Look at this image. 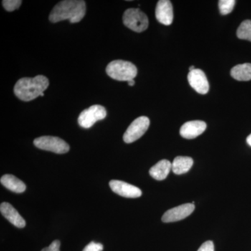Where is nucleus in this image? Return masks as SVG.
Segmentation results:
<instances>
[{
  "instance_id": "0eeeda50",
  "label": "nucleus",
  "mask_w": 251,
  "mask_h": 251,
  "mask_svg": "<svg viewBox=\"0 0 251 251\" xmlns=\"http://www.w3.org/2000/svg\"><path fill=\"white\" fill-rule=\"evenodd\" d=\"M150 119L142 116L135 119L130 124L124 134L123 139L126 143H132L141 138L150 126Z\"/></svg>"
},
{
  "instance_id": "9b49d317",
  "label": "nucleus",
  "mask_w": 251,
  "mask_h": 251,
  "mask_svg": "<svg viewBox=\"0 0 251 251\" xmlns=\"http://www.w3.org/2000/svg\"><path fill=\"white\" fill-rule=\"evenodd\" d=\"M155 15L157 21L164 25H171L173 21V8L169 0H160L157 3Z\"/></svg>"
},
{
  "instance_id": "9d476101",
  "label": "nucleus",
  "mask_w": 251,
  "mask_h": 251,
  "mask_svg": "<svg viewBox=\"0 0 251 251\" xmlns=\"http://www.w3.org/2000/svg\"><path fill=\"white\" fill-rule=\"evenodd\" d=\"M190 85L198 93L206 94L209 92V84L205 74L201 69H196L188 74Z\"/></svg>"
},
{
  "instance_id": "423d86ee",
  "label": "nucleus",
  "mask_w": 251,
  "mask_h": 251,
  "mask_svg": "<svg viewBox=\"0 0 251 251\" xmlns=\"http://www.w3.org/2000/svg\"><path fill=\"white\" fill-rule=\"evenodd\" d=\"M106 115V110L103 106L94 105L81 112L77 122L82 128H90L96 122L105 119Z\"/></svg>"
},
{
  "instance_id": "f8f14e48",
  "label": "nucleus",
  "mask_w": 251,
  "mask_h": 251,
  "mask_svg": "<svg viewBox=\"0 0 251 251\" xmlns=\"http://www.w3.org/2000/svg\"><path fill=\"white\" fill-rule=\"evenodd\" d=\"M206 128L204 122L190 121L186 122L180 128V135L186 139H193L204 133Z\"/></svg>"
},
{
  "instance_id": "a211bd4d",
  "label": "nucleus",
  "mask_w": 251,
  "mask_h": 251,
  "mask_svg": "<svg viewBox=\"0 0 251 251\" xmlns=\"http://www.w3.org/2000/svg\"><path fill=\"white\" fill-rule=\"evenodd\" d=\"M237 37L251 41V21L247 20L242 23L237 31Z\"/></svg>"
},
{
  "instance_id": "6e6552de",
  "label": "nucleus",
  "mask_w": 251,
  "mask_h": 251,
  "mask_svg": "<svg viewBox=\"0 0 251 251\" xmlns=\"http://www.w3.org/2000/svg\"><path fill=\"white\" fill-rule=\"evenodd\" d=\"M194 209L195 205L192 203L181 204L167 211L162 216V221L163 223H173L181 221L191 215Z\"/></svg>"
},
{
  "instance_id": "dca6fc26",
  "label": "nucleus",
  "mask_w": 251,
  "mask_h": 251,
  "mask_svg": "<svg viewBox=\"0 0 251 251\" xmlns=\"http://www.w3.org/2000/svg\"><path fill=\"white\" fill-rule=\"evenodd\" d=\"M193 165L192 158L188 156H177L172 163V171L176 175L188 173Z\"/></svg>"
},
{
  "instance_id": "6ab92c4d",
  "label": "nucleus",
  "mask_w": 251,
  "mask_h": 251,
  "mask_svg": "<svg viewBox=\"0 0 251 251\" xmlns=\"http://www.w3.org/2000/svg\"><path fill=\"white\" fill-rule=\"evenodd\" d=\"M236 1L234 0H220L219 7L220 12L223 15L229 14L234 9Z\"/></svg>"
},
{
  "instance_id": "b1692460",
  "label": "nucleus",
  "mask_w": 251,
  "mask_h": 251,
  "mask_svg": "<svg viewBox=\"0 0 251 251\" xmlns=\"http://www.w3.org/2000/svg\"><path fill=\"white\" fill-rule=\"evenodd\" d=\"M127 82H128V85L131 86V87H133V86L135 85L134 79H133V80L128 81Z\"/></svg>"
},
{
  "instance_id": "20e7f679",
  "label": "nucleus",
  "mask_w": 251,
  "mask_h": 251,
  "mask_svg": "<svg viewBox=\"0 0 251 251\" xmlns=\"http://www.w3.org/2000/svg\"><path fill=\"white\" fill-rule=\"evenodd\" d=\"M123 22L126 27L136 32H143L149 26V19L147 15L139 9L130 8L125 11Z\"/></svg>"
},
{
  "instance_id": "f257e3e1",
  "label": "nucleus",
  "mask_w": 251,
  "mask_h": 251,
  "mask_svg": "<svg viewBox=\"0 0 251 251\" xmlns=\"http://www.w3.org/2000/svg\"><path fill=\"white\" fill-rule=\"evenodd\" d=\"M86 13V4L82 0H64L59 1L54 6L49 20L55 23L69 20L72 23L82 21Z\"/></svg>"
},
{
  "instance_id": "7ed1b4c3",
  "label": "nucleus",
  "mask_w": 251,
  "mask_h": 251,
  "mask_svg": "<svg viewBox=\"0 0 251 251\" xmlns=\"http://www.w3.org/2000/svg\"><path fill=\"white\" fill-rule=\"evenodd\" d=\"M106 73L112 79L128 82L136 77L138 69L133 63L125 60H115L109 63L106 67Z\"/></svg>"
},
{
  "instance_id": "aec40b11",
  "label": "nucleus",
  "mask_w": 251,
  "mask_h": 251,
  "mask_svg": "<svg viewBox=\"0 0 251 251\" xmlns=\"http://www.w3.org/2000/svg\"><path fill=\"white\" fill-rule=\"evenodd\" d=\"M22 1L21 0H4L2 5L7 11H13L20 7Z\"/></svg>"
},
{
  "instance_id": "f3484780",
  "label": "nucleus",
  "mask_w": 251,
  "mask_h": 251,
  "mask_svg": "<svg viewBox=\"0 0 251 251\" xmlns=\"http://www.w3.org/2000/svg\"><path fill=\"white\" fill-rule=\"evenodd\" d=\"M231 75L235 80L239 81H249L251 80V64H238L232 68Z\"/></svg>"
},
{
  "instance_id": "a878e982",
  "label": "nucleus",
  "mask_w": 251,
  "mask_h": 251,
  "mask_svg": "<svg viewBox=\"0 0 251 251\" xmlns=\"http://www.w3.org/2000/svg\"><path fill=\"white\" fill-rule=\"evenodd\" d=\"M194 69H196V68H195L194 66H191V67L189 68L190 72L194 70Z\"/></svg>"
},
{
  "instance_id": "ddd939ff",
  "label": "nucleus",
  "mask_w": 251,
  "mask_h": 251,
  "mask_svg": "<svg viewBox=\"0 0 251 251\" xmlns=\"http://www.w3.org/2000/svg\"><path fill=\"white\" fill-rule=\"evenodd\" d=\"M0 211L5 219L8 220L11 224L14 225L18 228H23L25 227L26 222L22 216L20 215L18 211L8 202L1 203L0 205Z\"/></svg>"
},
{
  "instance_id": "5701e85b",
  "label": "nucleus",
  "mask_w": 251,
  "mask_h": 251,
  "mask_svg": "<svg viewBox=\"0 0 251 251\" xmlns=\"http://www.w3.org/2000/svg\"><path fill=\"white\" fill-rule=\"evenodd\" d=\"M59 247H60V242L59 240H55L52 242L49 247L45 248L41 251H59Z\"/></svg>"
},
{
  "instance_id": "4468645a",
  "label": "nucleus",
  "mask_w": 251,
  "mask_h": 251,
  "mask_svg": "<svg viewBox=\"0 0 251 251\" xmlns=\"http://www.w3.org/2000/svg\"><path fill=\"white\" fill-rule=\"evenodd\" d=\"M172 170V163L168 160L163 159L156 163L150 170V175L156 180L162 181L166 179Z\"/></svg>"
},
{
  "instance_id": "1a4fd4ad",
  "label": "nucleus",
  "mask_w": 251,
  "mask_h": 251,
  "mask_svg": "<svg viewBox=\"0 0 251 251\" xmlns=\"http://www.w3.org/2000/svg\"><path fill=\"white\" fill-rule=\"evenodd\" d=\"M109 185L114 193L122 197L137 198L143 194L139 188L120 180H112Z\"/></svg>"
},
{
  "instance_id": "f03ea898",
  "label": "nucleus",
  "mask_w": 251,
  "mask_h": 251,
  "mask_svg": "<svg viewBox=\"0 0 251 251\" xmlns=\"http://www.w3.org/2000/svg\"><path fill=\"white\" fill-rule=\"evenodd\" d=\"M49 86V79L44 75H36L32 78L23 77L15 85L14 94L20 100L30 101L40 97Z\"/></svg>"
},
{
  "instance_id": "4be33fe9",
  "label": "nucleus",
  "mask_w": 251,
  "mask_h": 251,
  "mask_svg": "<svg viewBox=\"0 0 251 251\" xmlns=\"http://www.w3.org/2000/svg\"><path fill=\"white\" fill-rule=\"evenodd\" d=\"M198 251H214V243L211 241H207L202 244Z\"/></svg>"
},
{
  "instance_id": "2eb2a0df",
  "label": "nucleus",
  "mask_w": 251,
  "mask_h": 251,
  "mask_svg": "<svg viewBox=\"0 0 251 251\" xmlns=\"http://www.w3.org/2000/svg\"><path fill=\"white\" fill-rule=\"evenodd\" d=\"M0 181L4 187L12 192L22 193L26 190V185L24 182L12 175H4L1 176Z\"/></svg>"
},
{
  "instance_id": "39448f33",
  "label": "nucleus",
  "mask_w": 251,
  "mask_h": 251,
  "mask_svg": "<svg viewBox=\"0 0 251 251\" xmlns=\"http://www.w3.org/2000/svg\"><path fill=\"white\" fill-rule=\"evenodd\" d=\"M36 148L55 153H65L70 150V147L64 140L58 137L41 136L34 140Z\"/></svg>"
},
{
  "instance_id": "412c9836",
  "label": "nucleus",
  "mask_w": 251,
  "mask_h": 251,
  "mask_svg": "<svg viewBox=\"0 0 251 251\" xmlns=\"http://www.w3.org/2000/svg\"><path fill=\"white\" fill-rule=\"evenodd\" d=\"M103 246L101 244L92 242L87 244L82 251H103Z\"/></svg>"
},
{
  "instance_id": "393cba45",
  "label": "nucleus",
  "mask_w": 251,
  "mask_h": 251,
  "mask_svg": "<svg viewBox=\"0 0 251 251\" xmlns=\"http://www.w3.org/2000/svg\"><path fill=\"white\" fill-rule=\"evenodd\" d=\"M247 143L251 147V134L249 135L247 139Z\"/></svg>"
}]
</instances>
